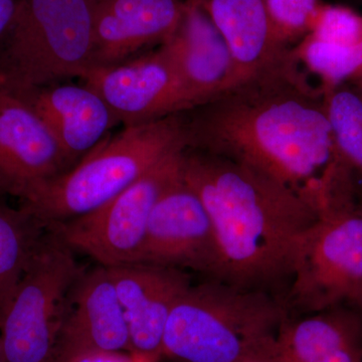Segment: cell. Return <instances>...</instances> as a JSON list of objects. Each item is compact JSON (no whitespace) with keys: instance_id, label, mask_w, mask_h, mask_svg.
<instances>
[{"instance_id":"obj_18","label":"cell","mask_w":362,"mask_h":362,"mask_svg":"<svg viewBox=\"0 0 362 362\" xmlns=\"http://www.w3.org/2000/svg\"><path fill=\"white\" fill-rule=\"evenodd\" d=\"M357 311L337 306L288 317L272 362H362V316Z\"/></svg>"},{"instance_id":"obj_10","label":"cell","mask_w":362,"mask_h":362,"mask_svg":"<svg viewBox=\"0 0 362 362\" xmlns=\"http://www.w3.org/2000/svg\"><path fill=\"white\" fill-rule=\"evenodd\" d=\"M139 263L190 269L213 279L218 275L213 223L201 197L188 185L183 173L152 211Z\"/></svg>"},{"instance_id":"obj_27","label":"cell","mask_w":362,"mask_h":362,"mask_svg":"<svg viewBox=\"0 0 362 362\" xmlns=\"http://www.w3.org/2000/svg\"><path fill=\"white\" fill-rule=\"evenodd\" d=\"M0 362H4L2 361L1 341H0Z\"/></svg>"},{"instance_id":"obj_15","label":"cell","mask_w":362,"mask_h":362,"mask_svg":"<svg viewBox=\"0 0 362 362\" xmlns=\"http://www.w3.org/2000/svg\"><path fill=\"white\" fill-rule=\"evenodd\" d=\"M11 94L42 119L73 168L121 125L103 98L83 83H52Z\"/></svg>"},{"instance_id":"obj_26","label":"cell","mask_w":362,"mask_h":362,"mask_svg":"<svg viewBox=\"0 0 362 362\" xmlns=\"http://www.w3.org/2000/svg\"><path fill=\"white\" fill-rule=\"evenodd\" d=\"M347 84L354 86V87L357 88V89L362 90V71L358 74V75L352 78L349 83H347Z\"/></svg>"},{"instance_id":"obj_29","label":"cell","mask_w":362,"mask_h":362,"mask_svg":"<svg viewBox=\"0 0 362 362\" xmlns=\"http://www.w3.org/2000/svg\"><path fill=\"white\" fill-rule=\"evenodd\" d=\"M361 313H362V312H361Z\"/></svg>"},{"instance_id":"obj_3","label":"cell","mask_w":362,"mask_h":362,"mask_svg":"<svg viewBox=\"0 0 362 362\" xmlns=\"http://www.w3.org/2000/svg\"><path fill=\"white\" fill-rule=\"evenodd\" d=\"M287 306L259 289L190 286L169 315L162 356L177 362H272Z\"/></svg>"},{"instance_id":"obj_1","label":"cell","mask_w":362,"mask_h":362,"mask_svg":"<svg viewBox=\"0 0 362 362\" xmlns=\"http://www.w3.org/2000/svg\"><path fill=\"white\" fill-rule=\"evenodd\" d=\"M185 147L247 164L320 214L340 158L323 90L293 59L181 113Z\"/></svg>"},{"instance_id":"obj_4","label":"cell","mask_w":362,"mask_h":362,"mask_svg":"<svg viewBox=\"0 0 362 362\" xmlns=\"http://www.w3.org/2000/svg\"><path fill=\"white\" fill-rule=\"evenodd\" d=\"M181 148H185L181 113L124 127L21 206L47 226L85 216Z\"/></svg>"},{"instance_id":"obj_6","label":"cell","mask_w":362,"mask_h":362,"mask_svg":"<svg viewBox=\"0 0 362 362\" xmlns=\"http://www.w3.org/2000/svg\"><path fill=\"white\" fill-rule=\"evenodd\" d=\"M290 277L288 301L297 310L349 306L362 312V183L354 197L305 230Z\"/></svg>"},{"instance_id":"obj_21","label":"cell","mask_w":362,"mask_h":362,"mask_svg":"<svg viewBox=\"0 0 362 362\" xmlns=\"http://www.w3.org/2000/svg\"><path fill=\"white\" fill-rule=\"evenodd\" d=\"M291 52L300 66L320 80L322 90L347 84L362 71V42L337 45L307 35Z\"/></svg>"},{"instance_id":"obj_2","label":"cell","mask_w":362,"mask_h":362,"mask_svg":"<svg viewBox=\"0 0 362 362\" xmlns=\"http://www.w3.org/2000/svg\"><path fill=\"white\" fill-rule=\"evenodd\" d=\"M182 173L213 223L216 280L259 289L290 277L298 240L318 218L306 202L247 164L187 147Z\"/></svg>"},{"instance_id":"obj_19","label":"cell","mask_w":362,"mask_h":362,"mask_svg":"<svg viewBox=\"0 0 362 362\" xmlns=\"http://www.w3.org/2000/svg\"><path fill=\"white\" fill-rule=\"evenodd\" d=\"M49 233L25 207L0 204V317Z\"/></svg>"},{"instance_id":"obj_13","label":"cell","mask_w":362,"mask_h":362,"mask_svg":"<svg viewBox=\"0 0 362 362\" xmlns=\"http://www.w3.org/2000/svg\"><path fill=\"white\" fill-rule=\"evenodd\" d=\"M187 0H98L90 69L117 65L165 44Z\"/></svg>"},{"instance_id":"obj_16","label":"cell","mask_w":362,"mask_h":362,"mask_svg":"<svg viewBox=\"0 0 362 362\" xmlns=\"http://www.w3.org/2000/svg\"><path fill=\"white\" fill-rule=\"evenodd\" d=\"M122 306L131 351L162 357V342L169 315L192 286L183 270L151 264L110 268Z\"/></svg>"},{"instance_id":"obj_11","label":"cell","mask_w":362,"mask_h":362,"mask_svg":"<svg viewBox=\"0 0 362 362\" xmlns=\"http://www.w3.org/2000/svg\"><path fill=\"white\" fill-rule=\"evenodd\" d=\"M71 168L42 119L20 98L0 89V194L30 201Z\"/></svg>"},{"instance_id":"obj_22","label":"cell","mask_w":362,"mask_h":362,"mask_svg":"<svg viewBox=\"0 0 362 362\" xmlns=\"http://www.w3.org/2000/svg\"><path fill=\"white\" fill-rule=\"evenodd\" d=\"M272 32L279 44L292 49L309 33L322 0H264Z\"/></svg>"},{"instance_id":"obj_25","label":"cell","mask_w":362,"mask_h":362,"mask_svg":"<svg viewBox=\"0 0 362 362\" xmlns=\"http://www.w3.org/2000/svg\"><path fill=\"white\" fill-rule=\"evenodd\" d=\"M18 0H0V42L6 37L13 23Z\"/></svg>"},{"instance_id":"obj_14","label":"cell","mask_w":362,"mask_h":362,"mask_svg":"<svg viewBox=\"0 0 362 362\" xmlns=\"http://www.w3.org/2000/svg\"><path fill=\"white\" fill-rule=\"evenodd\" d=\"M161 47L175 68L188 110L233 87L232 54L201 0H187L180 25Z\"/></svg>"},{"instance_id":"obj_12","label":"cell","mask_w":362,"mask_h":362,"mask_svg":"<svg viewBox=\"0 0 362 362\" xmlns=\"http://www.w3.org/2000/svg\"><path fill=\"white\" fill-rule=\"evenodd\" d=\"M101 351H131L129 330L111 269L84 271L71 290L54 362Z\"/></svg>"},{"instance_id":"obj_7","label":"cell","mask_w":362,"mask_h":362,"mask_svg":"<svg viewBox=\"0 0 362 362\" xmlns=\"http://www.w3.org/2000/svg\"><path fill=\"white\" fill-rule=\"evenodd\" d=\"M84 271L49 230L0 317L4 362H54L71 290Z\"/></svg>"},{"instance_id":"obj_28","label":"cell","mask_w":362,"mask_h":362,"mask_svg":"<svg viewBox=\"0 0 362 362\" xmlns=\"http://www.w3.org/2000/svg\"><path fill=\"white\" fill-rule=\"evenodd\" d=\"M356 89H357V88H356ZM358 90H361V94H362V90H361V89H358Z\"/></svg>"},{"instance_id":"obj_20","label":"cell","mask_w":362,"mask_h":362,"mask_svg":"<svg viewBox=\"0 0 362 362\" xmlns=\"http://www.w3.org/2000/svg\"><path fill=\"white\" fill-rule=\"evenodd\" d=\"M322 89V88H321ZM335 152L362 181V94L349 84L322 90Z\"/></svg>"},{"instance_id":"obj_9","label":"cell","mask_w":362,"mask_h":362,"mask_svg":"<svg viewBox=\"0 0 362 362\" xmlns=\"http://www.w3.org/2000/svg\"><path fill=\"white\" fill-rule=\"evenodd\" d=\"M80 81L103 98L124 127L188 110L175 68L161 45L117 65L90 69Z\"/></svg>"},{"instance_id":"obj_5","label":"cell","mask_w":362,"mask_h":362,"mask_svg":"<svg viewBox=\"0 0 362 362\" xmlns=\"http://www.w3.org/2000/svg\"><path fill=\"white\" fill-rule=\"evenodd\" d=\"M98 0H18L0 42V89L21 90L83 78L92 66Z\"/></svg>"},{"instance_id":"obj_23","label":"cell","mask_w":362,"mask_h":362,"mask_svg":"<svg viewBox=\"0 0 362 362\" xmlns=\"http://www.w3.org/2000/svg\"><path fill=\"white\" fill-rule=\"evenodd\" d=\"M332 44L356 45L362 42V14L350 7L323 4L312 21L310 33Z\"/></svg>"},{"instance_id":"obj_17","label":"cell","mask_w":362,"mask_h":362,"mask_svg":"<svg viewBox=\"0 0 362 362\" xmlns=\"http://www.w3.org/2000/svg\"><path fill=\"white\" fill-rule=\"evenodd\" d=\"M225 39L235 66L233 86L293 61L272 32L264 0H201Z\"/></svg>"},{"instance_id":"obj_8","label":"cell","mask_w":362,"mask_h":362,"mask_svg":"<svg viewBox=\"0 0 362 362\" xmlns=\"http://www.w3.org/2000/svg\"><path fill=\"white\" fill-rule=\"evenodd\" d=\"M183 151L169 154L96 211L47 228L71 250L89 255L101 266L139 263L152 211L182 173Z\"/></svg>"},{"instance_id":"obj_24","label":"cell","mask_w":362,"mask_h":362,"mask_svg":"<svg viewBox=\"0 0 362 362\" xmlns=\"http://www.w3.org/2000/svg\"><path fill=\"white\" fill-rule=\"evenodd\" d=\"M160 358L133 351H101L87 354L74 362H159Z\"/></svg>"}]
</instances>
